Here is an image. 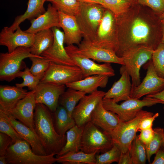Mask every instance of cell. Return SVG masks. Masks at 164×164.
Here are the masks:
<instances>
[{
	"instance_id": "cell-1",
	"label": "cell",
	"mask_w": 164,
	"mask_h": 164,
	"mask_svg": "<svg viewBox=\"0 0 164 164\" xmlns=\"http://www.w3.org/2000/svg\"><path fill=\"white\" fill-rule=\"evenodd\" d=\"M117 19L118 46L116 53L118 57H121L124 52L138 46L155 50L161 43V20L150 8L135 2Z\"/></svg>"
},
{
	"instance_id": "cell-2",
	"label": "cell",
	"mask_w": 164,
	"mask_h": 164,
	"mask_svg": "<svg viewBox=\"0 0 164 164\" xmlns=\"http://www.w3.org/2000/svg\"><path fill=\"white\" fill-rule=\"evenodd\" d=\"M35 131L39 138L47 154L56 155L66 142V135L56 132L52 113L45 105L36 104L34 112Z\"/></svg>"
},
{
	"instance_id": "cell-3",
	"label": "cell",
	"mask_w": 164,
	"mask_h": 164,
	"mask_svg": "<svg viewBox=\"0 0 164 164\" xmlns=\"http://www.w3.org/2000/svg\"><path fill=\"white\" fill-rule=\"evenodd\" d=\"M106 9L96 3L81 2L79 11L75 16L84 40L92 42Z\"/></svg>"
},
{
	"instance_id": "cell-4",
	"label": "cell",
	"mask_w": 164,
	"mask_h": 164,
	"mask_svg": "<svg viewBox=\"0 0 164 164\" xmlns=\"http://www.w3.org/2000/svg\"><path fill=\"white\" fill-rule=\"evenodd\" d=\"M113 145L110 135L91 121L84 126L80 151L87 153H103L111 149Z\"/></svg>"
},
{
	"instance_id": "cell-5",
	"label": "cell",
	"mask_w": 164,
	"mask_h": 164,
	"mask_svg": "<svg viewBox=\"0 0 164 164\" xmlns=\"http://www.w3.org/2000/svg\"><path fill=\"white\" fill-rule=\"evenodd\" d=\"M55 155L36 154L29 144L23 140L11 144L6 150L5 157L8 164H52L56 162Z\"/></svg>"
},
{
	"instance_id": "cell-6",
	"label": "cell",
	"mask_w": 164,
	"mask_h": 164,
	"mask_svg": "<svg viewBox=\"0 0 164 164\" xmlns=\"http://www.w3.org/2000/svg\"><path fill=\"white\" fill-rule=\"evenodd\" d=\"M41 57L32 54L30 47H20L9 53L0 54V80L10 82L16 78L26 65L23 60L32 57Z\"/></svg>"
},
{
	"instance_id": "cell-7",
	"label": "cell",
	"mask_w": 164,
	"mask_h": 164,
	"mask_svg": "<svg viewBox=\"0 0 164 164\" xmlns=\"http://www.w3.org/2000/svg\"><path fill=\"white\" fill-rule=\"evenodd\" d=\"M102 102L105 109L117 114L120 121L123 122L134 118L144 107H150L158 104H164V102L160 100L146 96L142 100L130 98L120 104L111 99H103Z\"/></svg>"
},
{
	"instance_id": "cell-8",
	"label": "cell",
	"mask_w": 164,
	"mask_h": 164,
	"mask_svg": "<svg viewBox=\"0 0 164 164\" xmlns=\"http://www.w3.org/2000/svg\"><path fill=\"white\" fill-rule=\"evenodd\" d=\"M91 43L96 46L116 52L118 46L117 19L110 10L105 9L95 39Z\"/></svg>"
},
{
	"instance_id": "cell-9",
	"label": "cell",
	"mask_w": 164,
	"mask_h": 164,
	"mask_svg": "<svg viewBox=\"0 0 164 164\" xmlns=\"http://www.w3.org/2000/svg\"><path fill=\"white\" fill-rule=\"evenodd\" d=\"M153 114L152 112L141 110L133 119L125 122L121 121L117 127L109 134L114 144L117 145L122 152L129 150L136 135L140 121L144 118Z\"/></svg>"
},
{
	"instance_id": "cell-10",
	"label": "cell",
	"mask_w": 164,
	"mask_h": 164,
	"mask_svg": "<svg viewBox=\"0 0 164 164\" xmlns=\"http://www.w3.org/2000/svg\"><path fill=\"white\" fill-rule=\"evenodd\" d=\"M154 50L141 46L129 49L122 54L121 57L124 65L132 79V87L137 86L140 84L141 68L151 59Z\"/></svg>"
},
{
	"instance_id": "cell-11",
	"label": "cell",
	"mask_w": 164,
	"mask_h": 164,
	"mask_svg": "<svg viewBox=\"0 0 164 164\" xmlns=\"http://www.w3.org/2000/svg\"><path fill=\"white\" fill-rule=\"evenodd\" d=\"M84 78L82 70L79 67L58 64L50 61L40 82L66 85Z\"/></svg>"
},
{
	"instance_id": "cell-12",
	"label": "cell",
	"mask_w": 164,
	"mask_h": 164,
	"mask_svg": "<svg viewBox=\"0 0 164 164\" xmlns=\"http://www.w3.org/2000/svg\"><path fill=\"white\" fill-rule=\"evenodd\" d=\"M66 51L76 66L82 70L84 78L96 75H102L109 77L115 75L114 71L110 63L99 64L87 57L78 51V47L71 45L65 47Z\"/></svg>"
},
{
	"instance_id": "cell-13",
	"label": "cell",
	"mask_w": 164,
	"mask_h": 164,
	"mask_svg": "<svg viewBox=\"0 0 164 164\" xmlns=\"http://www.w3.org/2000/svg\"><path fill=\"white\" fill-rule=\"evenodd\" d=\"M146 64V75L138 86L132 88L131 98L139 99L144 95L155 94L164 90V78L156 73L151 59Z\"/></svg>"
},
{
	"instance_id": "cell-14",
	"label": "cell",
	"mask_w": 164,
	"mask_h": 164,
	"mask_svg": "<svg viewBox=\"0 0 164 164\" xmlns=\"http://www.w3.org/2000/svg\"><path fill=\"white\" fill-rule=\"evenodd\" d=\"M105 92L97 91L88 95H85L75 108L72 114L76 125L84 127L91 121V113L97 104L102 100Z\"/></svg>"
},
{
	"instance_id": "cell-15",
	"label": "cell",
	"mask_w": 164,
	"mask_h": 164,
	"mask_svg": "<svg viewBox=\"0 0 164 164\" xmlns=\"http://www.w3.org/2000/svg\"><path fill=\"white\" fill-rule=\"evenodd\" d=\"M34 93L35 90L30 91L27 95L20 100L12 109L5 112L35 132L34 112L36 103Z\"/></svg>"
},
{
	"instance_id": "cell-16",
	"label": "cell",
	"mask_w": 164,
	"mask_h": 164,
	"mask_svg": "<svg viewBox=\"0 0 164 164\" xmlns=\"http://www.w3.org/2000/svg\"><path fill=\"white\" fill-rule=\"evenodd\" d=\"M66 87L65 85L40 82L35 90L36 104H43L52 112H54L59 105L60 96L65 91Z\"/></svg>"
},
{
	"instance_id": "cell-17",
	"label": "cell",
	"mask_w": 164,
	"mask_h": 164,
	"mask_svg": "<svg viewBox=\"0 0 164 164\" xmlns=\"http://www.w3.org/2000/svg\"><path fill=\"white\" fill-rule=\"evenodd\" d=\"M58 28L55 27L51 28L54 36L53 43L51 47L43 52L41 56L57 64L76 66L68 54L64 46V32Z\"/></svg>"
},
{
	"instance_id": "cell-18",
	"label": "cell",
	"mask_w": 164,
	"mask_h": 164,
	"mask_svg": "<svg viewBox=\"0 0 164 164\" xmlns=\"http://www.w3.org/2000/svg\"><path fill=\"white\" fill-rule=\"evenodd\" d=\"M13 32L6 26L0 33V45L7 47L9 53L19 47H30L34 42L35 34L22 31L19 26Z\"/></svg>"
},
{
	"instance_id": "cell-19",
	"label": "cell",
	"mask_w": 164,
	"mask_h": 164,
	"mask_svg": "<svg viewBox=\"0 0 164 164\" xmlns=\"http://www.w3.org/2000/svg\"><path fill=\"white\" fill-rule=\"evenodd\" d=\"M78 46V51L81 54L93 60L124 65L123 59L112 50L96 46L84 40Z\"/></svg>"
},
{
	"instance_id": "cell-20",
	"label": "cell",
	"mask_w": 164,
	"mask_h": 164,
	"mask_svg": "<svg viewBox=\"0 0 164 164\" xmlns=\"http://www.w3.org/2000/svg\"><path fill=\"white\" fill-rule=\"evenodd\" d=\"M121 77L113 84L111 88L105 92L103 99H111L115 102L125 101L130 98L132 84L130 76L124 65L120 69Z\"/></svg>"
},
{
	"instance_id": "cell-21",
	"label": "cell",
	"mask_w": 164,
	"mask_h": 164,
	"mask_svg": "<svg viewBox=\"0 0 164 164\" xmlns=\"http://www.w3.org/2000/svg\"><path fill=\"white\" fill-rule=\"evenodd\" d=\"M120 121L117 114L104 108L102 100L97 104L91 115V121L109 134Z\"/></svg>"
},
{
	"instance_id": "cell-22",
	"label": "cell",
	"mask_w": 164,
	"mask_h": 164,
	"mask_svg": "<svg viewBox=\"0 0 164 164\" xmlns=\"http://www.w3.org/2000/svg\"><path fill=\"white\" fill-rule=\"evenodd\" d=\"M30 22V26L24 31L32 34L55 27H60L59 12L52 5L49 4L45 12L31 20Z\"/></svg>"
},
{
	"instance_id": "cell-23",
	"label": "cell",
	"mask_w": 164,
	"mask_h": 164,
	"mask_svg": "<svg viewBox=\"0 0 164 164\" xmlns=\"http://www.w3.org/2000/svg\"><path fill=\"white\" fill-rule=\"evenodd\" d=\"M5 113L11 124L22 138L29 144L33 152L39 155H47L36 132L10 114Z\"/></svg>"
},
{
	"instance_id": "cell-24",
	"label": "cell",
	"mask_w": 164,
	"mask_h": 164,
	"mask_svg": "<svg viewBox=\"0 0 164 164\" xmlns=\"http://www.w3.org/2000/svg\"><path fill=\"white\" fill-rule=\"evenodd\" d=\"M60 27L63 30L64 43L67 46L79 45L81 42L83 34L75 16L59 12Z\"/></svg>"
},
{
	"instance_id": "cell-25",
	"label": "cell",
	"mask_w": 164,
	"mask_h": 164,
	"mask_svg": "<svg viewBox=\"0 0 164 164\" xmlns=\"http://www.w3.org/2000/svg\"><path fill=\"white\" fill-rule=\"evenodd\" d=\"M30 92H27L26 90L16 86L1 85L0 109L8 112Z\"/></svg>"
},
{
	"instance_id": "cell-26",
	"label": "cell",
	"mask_w": 164,
	"mask_h": 164,
	"mask_svg": "<svg viewBox=\"0 0 164 164\" xmlns=\"http://www.w3.org/2000/svg\"><path fill=\"white\" fill-rule=\"evenodd\" d=\"M109 77L102 75H93L67 84L66 86L68 88L90 94L97 91L98 87H105L108 83Z\"/></svg>"
},
{
	"instance_id": "cell-27",
	"label": "cell",
	"mask_w": 164,
	"mask_h": 164,
	"mask_svg": "<svg viewBox=\"0 0 164 164\" xmlns=\"http://www.w3.org/2000/svg\"><path fill=\"white\" fill-rule=\"evenodd\" d=\"M46 0H28L27 7L25 13L17 16L9 29L14 32L19 25L25 20L30 21L43 14L46 11L44 7V2Z\"/></svg>"
},
{
	"instance_id": "cell-28",
	"label": "cell",
	"mask_w": 164,
	"mask_h": 164,
	"mask_svg": "<svg viewBox=\"0 0 164 164\" xmlns=\"http://www.w3.org/2000/svg\"><path fill=\"white\" fill-rule=\"evenodd\" d=\"M52 115L55 129L60 135H65L68 130L76 125L73 118L69 116L65 108L60 104L52 113Z\"/></svg>"
},
{
	"instance_id": "cell-29",
	"label": "cell",
	"mask_w": 164,
	"mask_h": 164,
	"mask_svg": "<svg viewBox=\"0 0 164 164\" xmlns=\"http://www.w3.org/2000/svg\"><path fill=\"white\" fill-rule=\"evenodd\" d=\"M54 39V34L51 29L36 33L35 34L33 44L30 47L31 53L35 55L41 56L51 47Z\"/></svg>"
},
{
	"instance_id": "cell-30",
	"label": "cell",
	"mask_w": 164,
	"mask_h": 164,
	"mask_svg": "<svg viewBox=\"0 0 164 164\" xmlns=\"http://www.w3.org/2000/svg\"><path fill=\"white\" fill-rule=\"evenodd\" d=\"M83 127L75 125L66 132V142L61 150L56 155V157L61 156L69 152L80 151Z\"/></svg>"
},
{
	"instance_id": "cell-31",
	"label": "cell",
	"mask_w": 164,
	"mask_h": 164,
	"mask_svg": "<svg viewBox=\"0 0 164 164\" xmlns=\"http://www.w3.org/2000/svg\"><path fill=\"white\" fill-rule=\"evenodd\" d=\"M96 152L87 153L82 151L69 152L56 157L57 162L63 164H96Z\"/></svg>"
},
{
	"instance_id": "cell-32",
	"label": "cell",
	"mask_w": 164,
	"mask_h": 164,
	"mask_svg": "<svg viewBox=\"0 0 164 164\" xmlns=\"http://www.w3.org/2000/svg\"><path fill=\"white\" fill-rule=\"evenodd\" d=\"M86 94L84 92L68 88L60 96L59 104L65 108L69 116L72 117V113L77 104Z\"/></svg>"
},
{
	"instance_id": "cell-33",
	"label": "cell",
	"mask_w": 164,
	"mask_h": 164,
	"mask_svg": "<svg viewBox=\"0 0 164 164\" xmlns=\"http://www.w3.org/2000/svg\"><path fill=\"white\" fill-rule=\"evenodd\" d=\"M133 164H145L147 159L145 144L136 135L129 149Z\"/></svg>"
},
{
	"instance_id": "cell-34",
	"label": "cell",
	"mask_w": 164,
	"mask_h": 164,
	"mask_svg": "<svg viewBox=\"0 0 164 164\" xmlns=\"http://www.w3.org/2000/svg\"><path fill=\"white\" fill-rule=\"evenodd\" d=\"M51 2L58 12L74 16L78 13L81 5L77 0H54Z\"/></svg>"
},
{
	"instance_id": "cell-35",
	"label": "cell",
	"mask_w": 164,
	"mask_h": 164,
	"mask_svg": "<svg viewBox=\"0 0 164 164\" xmlns=\"http://www.w3.org/2000/svg\"><path fill=\"white\" fill-rule=\"evenodd\" d=\"M104 7L111 11L116 17L126 12L136 2L135 0H102Z\"/></svg>"
},
{
	"instance_id": "cell-36",
	"label": "cell",
	"mask_w": 164,
	"mask_h": 164,
	"mask_svg": "<svg viewBox=\"0 0 164 164\" xmlns=\"http://www.w3.org/2000/svg\"><path fill=\"white\" fill-rule=\"evenodd\" d=\"M154 135L152 139L148 144L145 145L147 159L150 163L152 156L156 153L160 148L164 138V129L157 127L154 128Z\"/></svg>"
},
{
	"instance_id": "cell-37",
	"label": "cell",
	"mask_w": 164,
	"mask_h": 164,
	"mask_svg": "<svg viewBox=\"0 0 164 164\" xmlns=\"http://www.w3.org/2000/svg\"><path fill=\"white\" fill-rule=\"evenodd\" d=\"M121 152L120 148L114 144L108 151L100 155L96 154V164H110L114 162L118 163Z\"/></svg>"
},
{
	"instance_id": "cell-38",
	"label": "cell",
	"mask_w": 164,
	"mask_h": 164,
	"mask_svg": "<svg viewBox=\"0 0 164 164\" xmlns=\"http://www.w3.org/2000/svg\"><path fill=\"white\" fill-rule=\"evenodd\" d=\"M29 58L32 62L29 68L30 71L40 80L48 69L50 61L42 56L32 57Z\"/></svg>"
},
{
	"instance_id": "cell-39",
	"label": "cell",
	"mask_w": 164,
	"mask_h": 164,
	"mask_svg": "<svg viewBox=\"0 0 164 164\" xmlns=\"http://www.w3.org/2000/svg\"><path fill=\"white\" fill-rule=\"evenodd\" d=\"M0 132L9 136L12 138V144L24 140L18 134L9 122L7 114L0 109Z\"/></svg>"
},
{
	"instance_id": "cell-40",
	"label": "cell",
	"mask_w": 164,
	"mask_h": 164,
	"mask_svg": "<svg viewBox=\"0 0 164 164\" xmlns=\"http://www.w3.org/2000/svg\"><path fill=\"white\" fill-rule=\"evenodd\" d=\"M151 60L157 75L164 78V44L161 43L154 50Z\"/></svg>"
},
{
	"instance_id": "cell-41",
	"label": "cell",
	"mask_w": 164,
	"mask_h": 164,
	"mask_svg": "<svg viewBox=\"0 0 164 164\" xmlns=\"http://www.w3.org/2000/svg\"><path fill=\"white\" fill-rule=\"evenodd\" d=\"M18 77L22 78L23 81L21 83L16 84L15 86L21 88L27 87L31 91L35 90L40 82V80L33 75L29 68L26 67L23 71L19 73Z\"/></svg>"
},
{
	"instance_id": "cell-42",
	"label": "cell",
	"mask_w": 164,
	"mask_h": 164,
	"mask_svg": "<svg viewBox=\"0 0 164 164\" xmlns=\"http://www.w3.org/2000/svg\"><path fill=\"white\" fill-rule=\"evenodd\" d=\"M137 3L152 9L158 16L164 12V0H135Z\"/></svg>"
},
{
	"instance_id": "cell-43",
	"label": "cell",
	"mask_w": 164,
	"mask_h": 164,
	"mask_svg": "<svg viewBox=\"0 0 164 164\" xmlns=\"http://www.w3.org/2000/svg\"><path fill=\"white\" fill-rule=\"evenodd\" d=\"M12 144V140L11 137L0 132V156L5 155L7 149Z\"/></svg>"
},
{
	"instance_id": "cell-44",
	"label": "cell",
	"mask_w": 164,
	"mask_h": 164,
	"mask_svg": "<svg viewBox=\"0 0 164 164\" xmlns=\"http://www.w3.org/2000/svg\"><path fill=\"white\" fill-rule=\"evenodd\" d=\"M159 116V113H156L153 115L148 116L143 118L139 124L138 132L143 129L152 128L154 121Z\"/></svg>"
},
{
	"instance_id": "cell-45",
	"label": "cell",
	"mask_w": 164,
	"mask_h": 164,
	"mask_svg": "<svg viewBox=\"0 0 164 164\" xmlns=\"http://www.w3.org/2000/svg\"><path fill=\"white\" fill-rule=\"evenodd\" d=\"M139 132L140 134L138 135L139 139L145 145L150 142L154 136V129L152 128L141 130Z\"/></svg>"
},
{
	"instance_id": "cell-46",
	"label": "cell",
	"mask_w": 164,
	"mask_h": 164,
	"mask_svg": "<svg viewBox=\"0 0 164 164\" xmlns=\"http://www.w3.org/2000/svg\"><path fill=\"white\" fill-rule=\"evenodd\" d=\"M118 164H133L129 150L125 152H121Z\"/></svg>"
},
{
	"instance_id": "cell-47",
	"label": "cell",
	"mask_w": 164,
	"mask_h": 164,
	"mask_svg": "<svg viewBox=\"0 0 164 164\" xmlns=\"http://www.w3.org/2000/svg\"><path fill=\"white\" fill-rule=\"evenodd\" d=\"M152 164H164V150L160 149L156 153Z\"/></svg>"
},
{
	"instance_id": "cell-48",
	"label": "cell",
	"mask_w": 164,
	"mask_h": 164,
	"mask_svg": "<svg viewBox=\"0 0 164 164\" xmlns=\"http://www.w3.org/2000/svg\"><path fill=\"white\" fill-rule=\"evenodd\" d=\"M146 97L156 98L164 102V90L162 91L154 94L147 95ZM164 110V106L163 107Z\"/></svg>"
},
{
	"instance_id": "cell-49",
	"label": "cell",
	"mask_w": 164,
	"mask_h": 164,
	"mask_svg": "<svg viewBox=\"0 0 164 164\" xmlns=\"http://www.w3.org/2000/svg\"><path fill=\"white\" fill-rule=\"evenodd\" d=\"M82 3H96L100 4L104 6V3L102 0H77Z\"/></svg>"
},
{
	"instance_id": "cell-50",
	"label": "cell",
	"mask_w": 164,
	"mask_h": 164,
	"mask_svg": "<svg viewBox=\"0 0 164 164\" xmlns=\"http://www.w3.org/2000/svg\"><path fill=\"white\" fill-rule=\"evenodd\" d=\"M161 20L162 28V37L161 43L164 44V19Z\"/></svg>"
},
{
	"instance_id": "cell-51",
	"label": "cell",
	"mask_w": 164,
	"mask_h": 164,
	"mask_svg": "<svg viewBox=\"0 0 164 164\" xmlns=\"http://www.w3.org/2000/svg\"><path fill=\"white\" fill-rule=\"evenodd\" d=\"M8 163L7 162L5 155L0 156V164H7Z\"/></svg>"
},
{
	"instance_id": "cell-52",
	"label": "cell",
	"mask_w": 164,
	"mask_h": 164,
	"mask_svg": "<svg viewBox=\"0 0 164 164\" xmlns=\"http://www.w3.org/2000/svg\"><path fill=\"white\" fill-rule=\"evenodd\" d=\"M161 147L162 148V149L164 150V139L163 140L162 143V145H161Z\"/></svg>"
},
{
	"instance_id": "cell-53",
	"label": "cell",
	"mask_w": 164,
	"mask_h": 164,
	"mask_svg": "<svg viewBox=\"0 0 164 164\" xmlns=\"http://www.w3.org/2000/svg\"><path fill=\"white\" fill-rule=\"evenodd\" d=\"M160 18L161 20L164 19V12L160 16Z\"/></svg>"
},
{
	"instance_id": "cell-54",
	"label": "cell",
	"mask_w": 164,
	"mask_h": 164,
	"mask_svg": "<svg viewBox=\"0 0 164 164\" xmlns=\"http://www.w3.org/2000/svg\"><path fill=\"white\" fill-rule=\"evenodd\" d=\"M53 0H46V1L50 2H52V1H53Z\"/></svg>"
}]
</instances>
